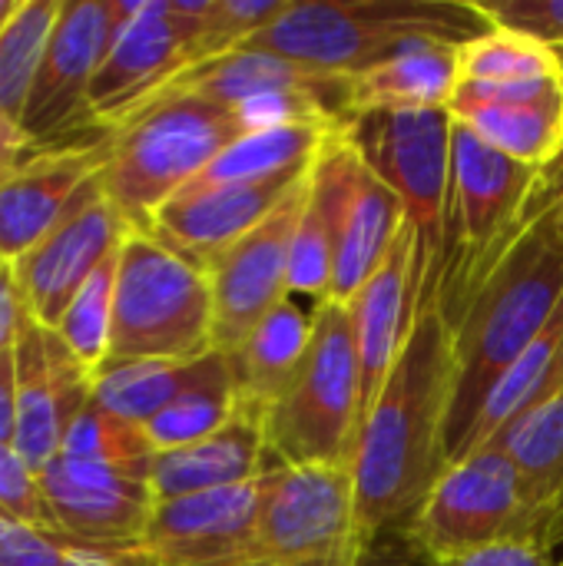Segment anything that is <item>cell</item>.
<instances>
[{"label":"cell","mask_w":563,"mask_h":566,"mask_svg":"<svg viewBox=\"0 0 563 566\" xmlns=\"http://www.w3.org/2000/svg\"><path fill=\"white\" fill-rule=\"evenodd\" d=\"M451 395V325L428 269L411 335L362 421L348 464L355 488V531L362 544L408 531L431 488L448 471Z\"/></svg>","instance_id":"cell-1"},{"label":"cell","mask_w":563,"mask_h":566,"mask_svg":"<svg viewBox=\"0 0 563 566\" xmlns=\"http://www.w3.org/2000/svg\"><path fill=\"white\" fill-rule=\"evenodd\" d=\"M544 172L551 179V196L484 275L465 308L448 322L455 348L448 464L465 454L498 378L563 305V192L561 179L551 169Z\"/></svg>","instance_id":"cell-2"},{"label":"cell","mask_w":563,"mask_h":566,"mask_svg":"<svg viewBox=\"0 0 563 566\" xmlns=\"http://www.w3.org/2000/svg\"><path fill=\"white\" fill-rule=\"evenodd\" d=\"M488 30L491 23L471 0H289L239 50L272 53L335 76H358L408 46H465Z\"/></svg>","instance_id":"cell-3"},{"label":"cell","mask_w":563,"mask_h":566,"mask_svg":"<svg viewBox=\"0 0 563 566\" xmlns=\"http://www.w3.org/2000/svg\"><path fill=\"white\" fill-rule=\"evenodd\" d=\"M548 196V172L498 153L455 119L445 255L438 269L431 265L448 322L465 308Z\"/></svg>","instance_id":"cell-4"},{"label":"cell","mask_w":563,"mask_h":566,"mask_svg":"<svg viewBox=\"0 0 563 566\" xmlns=\"http://www.w3.org/2000/svg\"><path fill=\"white\" fill-rule=\"evenodd\" d=\"M242 133L229 106L169 86L113 126L100 176L103 192L129 229L146 232L153 216Z\"/></svg>","instance_id":"cell-5"},{"label":"cell","mask_w":563,"mask_h":566,"mask_svg":"<svg viewBox=\"0 0 563 566\" xmlns=\"http://www.w3.org/2000/svg\"><path fill=\"white\" fill-rule=\"evenodd\" d=\"M362 431V368L355 312L345 302H315L312 345L289 391L265 411L272 468H348Z\"/></svg>","instance_id":"cell-6"},{"label":"cell","mask_w":563,"mask_h":566,"mask_svg":"<svg viewBox=\"0 0 563 566\" xmlns=\"http://www.w3.org/2000/svg\"><path fill=\"white\" fill-rule=\"evenodd\" d=\"M216 352V302L209 272L129 229L116 259L110 361H196Z\"/></svg>","instance_id":"cell-7"},{"label":"cell","mask_w":563,"mask_h":566,"mask_svg":"<svg viewBox=\"0 0 563 566\" xmlns=\"http://www.w3.org/2000/svg\"><path fill=\"white\" fill-rule=\"evenodd\" d=\"M408 534L441 564L498 544H534L551 554L557 547L544 521L524 504L518 471L498 444L448 464Z\"/></svg>","instance_id":"cell-8"},{"label":"cell","mask_w":563,"mask_h":566,"mask_svg":"<svg viewBox=\"0 0 563 566\" xmlns=\"http://www.w3.org/2000/svg\"><path fill=\"white\" fill-rule=\"evenodd\" d=\"M345 136L365 166L402 199L438 269L445 255L455 116L448 109H375L355 116Z\"/></svg>","instance_id":"cell-9"},{"label":"cell","mask_w":563,"mask_h":566,"mask_svg":"<svg viewBox=\"0 0 563 566\" xmlns=\"http://www.w3.org/2000/svg\"><path fill=\"white\" fill-rule=\"evenodd\" d=\"M202 0H123V20L90 86L93 126L113 129L196 66Z\"/></svg>","instance_id":"cell-10"},{"label":"cell","mask_w":563,"mask_h":566,"mask_svg":"<svg viewBox=\"0 0 563 566\" xmlns=\"http://www.w3.org/2000/svg\"><path fill=\"white\" fill-rule=\"evenodd\" d=\"M362 547L348 468L312 464L265 471L249 564H322Z\"/></svg>","instance_id":"cell-11"},{"label":"cell","mask_w":563,"mask_h":566,"mask_svg":"<svg viewBox=\"0 0 563 566\" xmlns=\"http://www.w3.org/2000/svg\"><path fill=\"white\" fill-rule=\"evenodd\" d=\"M123 20V0H63L40 76L23 109L33 149L60 146L103 126L90 119V86Z\"/></svg>","instance_id":"cell-12"},{"label":"cell","mask_w":563,"mask_h":566,"mask_svg":"<svg viewBox=\"0 0 563 566\" xmlns=\"http://www.w3.org/2000/svg\"><path fill=\"white\" fill-rule=\"evenodd\" d=\"M40 491L56 534L73 547L103 554L136 547L156 507L149 468L56 458L40 471Z\"/></svg>","instance_id":"cell-13"},{"label":"cell","mask_w":563,"mask_h":566,"mask_svg":"<svg viewBox=\"0 0 563 566\" xmlns=\"http://www.w3.org/2000/svg\"><path fill=\"white\" fill-rule=\"evenodd\" d=\"M262 478L156 504L139 544L113 557L133 566H246L256 544Z\"/></svg>","instance_id":"cell-14"},{"label":"cell","mask_w":563,"mask_h":566,"mask_svg":"<svg viewBox=\"0 0 563 566\" xmlns=\"http://www.w3.org/2000/svg\"><path fill=\"white\" fill-rule=\"evenodd\" d=\"M126 232L129 222L116 212V206L103 192V182L96 179L63 216V222L20 262H13L30 322L56 328L90 275L119 252Z\"/></svg>","instance_id":"cell-15"},{"label":"cell","mask_w":563,"mask_h":566,"mask_svg":"<svg viewBox=\"0 0 563 566\" xmlns=\"http://www.w3.org/2000/svg\"><path fill=\"white\" fill-rule=\"evenodd\" d=\"M305 189H309V172L265 222H259L249 235H242L236 245H229L219 259L209 262L206 272L216 302V352L222 355L236 352L242 338L275 305L292 298L289 245L302 216Z\"/></svg>","instance_id":"cell-16"},{"label":"cell","mask_w":563,"mask_h":566,"mask_svg":"<svg viewBox=\"0 0 563 566\" xmlns=\"http://www.w3.org/2000/svg\"><path fill=\"white\" fill-rule=\"evenodd\" d=\"M110 133L113 129H100L37 149L0 186V265L20 262L37 242H43L103 176Z\"/></svg>","instance_id":"cell-17"},{"label":"cell","mask_w":563,"mask_h":566,"mask_svg":"<svg viewBox=\"0 0 563 566\" xmlns=\"http://www.w3.org/2000/svg\"><path fill=\"white\" fill-rule=\"evenodd\" d=\"M428 249L411 219L398 229L378 269L348 302L355 312V338H358V368H362V421L375 405L402 345L411 335L418 302L428 282Z\"/></svg>","instance_id":"cell-18"},{"label":"cell","mask_w":563,"mask_h":566,"mask_svg":"<svg viewBox=\"0 0 563 566\" xmlns=\"http://www.w3.org/2000/svg\"><path fill=\"white\" fill-rule=\"evenodd\" d=\"M335 179V279L332 302H352L385 259L408 212L402 199L365 166L345 129L322 146Z\"/></svg>","instance_id":"cell-19"},{"label":"cell","mask_w":563,"mask_h":566,"mask_svg":"<svg viewBox=\"0 0 563 566\" xmlns=\"http://www.w3.org/2000/svg\"><path fill=\"white\" fill-rule=\"evenodd\" d=\"M93 401V375L53 328L27 325L17 342V431L13 448L40 474L56 461L76 415Z\"/></svg>","instance_id":"cell-20"},{"label":"cell","mask_w":563,"mask_h":566,"mask_svg":"<svg viewBox=\"0 0 563 566\" xmlns=\"http://www.w3.org/2000/svg\"><path fill=\"white\" fill-rule=\"evenodd\" d=\"M305 172L309 166L259 182L186 186L153 216L146 232L156 235L173 252L186 255L189 262L209 269L212 259H219L229 245H236L259 222H265L285 202V196L305 179Z\"/></svg>","instance_id":"cell-21"},{"label":"cell","mask_w":563,"mask_h":566,"mask_svg":"<svg viewBox=\"0 0 563 566\" xmlns=\"http://www.w3.org/2000/svg\"><path fill=\"white\" fill-rule=\"evenodd\" d=\"M448 113L498 153L541 172L563 156V76L458 83Z\"/></svg>","instance_id":"cell-22"},{"label":"cell","mask_w":563,"mask_h":566,"mask_svg":"<svg viewBox=\"0 0 563 566\" xmlns=\"http://www.w3.org/2000/svg\"><path fill=\"white\" fill-rule=\"evenodd\" d=\"M269 468L272 458L265 444V415L239 401L229 424H222L216 434L179 451L153 454L149 488L156 504H163L259 481Z\"/></svg>","instance_id":"cell-23"},{"label":"cell","mask_w":563,"mask_h":566,"mask_svg":"<svg viewBox=\"0 0 563 566\" xmlns=\"http://www.w3.org/2000/svg\"><path fill=\"white\" fill-rule=\"evenodd\" d=\"M461 83V46L418 43L352 76V119L375 109H448Z\"/></svg>","instance_id":"cell-24"},{"label":"cell","mask_w":563,"mask_h":566,"mask_svg":"<svg viewBox=\"0 0 563 566\" xmlns=\"http://www.w3.org/2000/svg\"><path fill=\"white\" fill-rule=\"evenodd\" d=\"M312 345V315H305L292 298L275 305L236 352H229L239 401L269 411L295 381Z\"/></svg>","instance_id":"cell-25"},{"label":"cell","mask_w":563,"mask_h":566,"mask_svg":"<svg viewBox=\"0 0 563 566\" xmlns=\"http://www.w3.org/2000/svg\"><path fill=\"white\" fill-rule=\"evenodd\" d=\"M557 391H563V305L551 318V325L514 358V365L491 388L465 454L498 444L524 415L551 401Z\"/></svg>","instance_id":"cell-26"},{"label":"cell","mask_w":563,"mask_h":566,"mask_svg":"<svg viewBox=\"0 0 563 566\" xmlns=\"http://www.w3.org/2000/svg\"><path fill=\"white\" fill-rule=\"evenodd\" d=\"M498 448L511 458L524 504L544 521L551 537L563 541V391L524 415Z\"/></svg>","instance_id":"cell-27"},{"label":"cell","mask_w":563,"mask_h":566,"mask_svg":"<svg viewBox=\"0 0 563 566\" xmlns=\"http://www.w3.org/2000/svg\"><path fill=\"white\" fill-rule=\"evenodd\" d=\"M352 76H335L322 73L312 66L289 63L272 53H256V50H232L219 60H209L186 76H179L173 86L192 90L206 99H216L229 106L232 113L246 106L249 99L272 96V93H295V90H342L348 86Z\"/></svg>","instance_id":"cell-28"},{"label":"cell","mask_w":563,"mask_h":566,"mask_svg":"<svg viewBox=\"0 0 563 566\" xmlns=\"http://www.w3.org/2000/svg\"><path fill=\"white\" fill-rule=\"evenodd\" d=\"M338 133L329 126H275L259 133H242L229 143L189 186H232V182H259L285 172H299L312 166L325 139Z\"/></svg>","instance_id":"cell-29"},{"label":"cell","mask_w":563,"mask_h":566,"mask_svg":"<svg viewBox=\"0 0 563 566\" xmlns=\"http://www.w3.org/2000/svg\"><path fill=\"white\" fill-rule=\"evenodd\" d=\"M212 355L196 361H159V358L106 361L93 378V401L119 415L123 421L143 428L206 375Z\"/></svg>","instance_id":"cell-30"},{"label":"cell","mask_w":563,"mask_h":566,"mask_svg":"<svg viewBox=\"0 0 563 566\" xmlns=\"http://www.w3.org/2000/svg\"><path fill=\"white\" fill-rule=\"evenodd\" d=\"M335 279V179L319 149L309 169V189L289 245V292L325 302Z\"/></svg>","instance_id":"cell-31"},{"label":"cell","mask_w":563,"mask_h":566,"mask_svg":"<svg viewBox=\"0 0 563 566\" xmlns=\"http://www.w3.org/2000/svg\"><path fill=\"white\" fill-rule=\"evenodd\" d=\"M236 408H239V391H236L229 355L216 352L206 375L192 388H186L173 405H166L153 421H146L143 431L156 454L179 451L229 424Z\"/></svg>","instance_id":"cell-32"},{"label":"cell","mask_w":563,"mask_h":566,"mask_svg":"<svg viewBox=\"0 0 563 566\" xmlns=\"http://www.w3.org/2000/svg\"><path fill=\"white\" fill-rule=\"evenodd\" d=\"M63 0H20L0 30V109L23 119L27 99L40 76Z\"/></svg>","instance_id":"cell-33"},{"label":"cell","mask_w":563,"mask_h":566,"mask_svg":"<svg viewBox=\"0 0 563 566\" xmlns=\"http://www.w3.org/2000/svg\"><path fill=\"white\" fill-rule=\"evenodd\" d=\"M116 255H110L90 282L80 289V295L63 312L60 325L53 328L60 342L70 348V355L96 378V371L110 361V342H113V292H116Z\"/></svg>","instance_id":"cell-34"},{"label":"cell","mask_w":563,"mask_h":566,"mask_svg":"<svg viewBox=\"0 0 563 566\" xmlns=\"http://www.w3.org/2000/svg\"><path fill=\"white\" fill-rule=\"evenodd\" d=\"M563 76L561 56L528 36L488 30L461 46V83H531Z\"/></svg>","instance_id":"cell-35"},{"label":"cell","mask_w":563,"mask_h":566,"mask_svg":"<svg viewBox=\"0 0 563 566\" xmlns=\"http://www.w3.org/2000/svg\"><path fill=\"white\" fill-rule=\"evenodd\" d=\"M153 444L146 431L133 421H123L119 415L100 408L90 401L76 421L70 424L63 448L56 458L70 461H86V464H119V468H149L153 461Z\"/></svg>","instance_id":"cell-36"},{"label":"cell","mask_w":563,"mask_h":566,"mask_svg":"<svg viewBox=\"0 0 563 566\" xmlns=\"http://www.w3.org/2000/svg\"><path fill=\"white\" fill-rule=\"evenodd\" d=\"M491 30L528 36L554 53L563 50V0H471Z\"/></svg>","instance_id":"cell-37"},{"label":"cell","mask_w":563,"mask_h":566,"mask_svg":"<svg viewBox=\"0 0 563 566\" xmlns=\"http://www.w3.org/2000/svg\"><path fill=\"white\" fill-rule=\"evenodd\" d=\"M0 511H7L10 517L30 524L37 531L56 534L50 507H46L43 491H40V474L7 441H0Z\"/></svg>","instance_id":"cell-38"},{"label":"cell","mask_w":563,"mask_h":566,"mask_svg":"<svg viewBox=\"0 0 563 566\" xmlns=\"http://www.w3.org/2000/svg\"><path fill=\"white\" fill-rule=\"evenodd\" d=\"M70 547V541L0 511V566H63Z\"/></svg>","instance_id":"cell-39"},{"label":"cell","mask_w":563,"mask_h":566,"mask_svg":"<svg viewBox=\"0 0 563 566\" xmlns=\"http://www.w3.org/2000/svg\"><path fill=\"white\" fill-rule=\"evenodd\" d=\"M358 566H445L441 560H435L428 551L418 547V541L402 531V534H385L375 537L362 547Z\"/></svg>","instance_id":"cell-40"},{"label":"cell","mask_w":563,"mask_h":566,"mask_svg":"<svg viewBox=\"0 0 563 566\" xmlns=\"http://www.w3.org/2000/svg\"><path fill=\"white\" fill-rule=\"evenodd\" d=\"M27 325H30V312L23 305L13 265H0V355L17 348Z\"/></svg>","instance_id":"cell-41"},{"label":"cell","mask_w":563,"mask_h":566,"mask_svg":"<svg viewBox=\"0 0 563 566\" xmlns=\"http://www.w3.org/2000/svg\"><path fill=\"white\" fill-rule=\"evenodd\" d=\"M445 566H557V560L551 551L534 547V544H498V547L465 554Z\"/></svg>","instance_id":"cell-42"},{"label":"cell","mask_w":563,"mask_h":566,"mask_svg":"<svg viewBox=\"0 0 563 566\" xmlns=\"http://www.w3.org/2000/svg\"><path fill=\"white\" fill-rule=\"evenodd\" d=\"M33 143L27 139L23 126L0 109V186L33 156Z\"/></svg>","instance_id":"cell-43"},{"label":"cell","mask_w":563,"mask_h":566,"mask_svg":"<svg viewBox=\"0 0 563 566\" xmlns=\"http://www.w3.org/2000/svg\"><path fill=\"white\" fill-rule=\"evenodd\" d=\"M17 431V348L0 355V441L13 444Z\"/></svg>","instance_id":"cell-44"},{"label":"cell","mask_w":563,"mask_h":566,"mask_svg":"<svg viewBox=\"0 0 563 566\" xmlns=\"http://www.w3.org/2000/svg\"><path fill=\"white\" fill-rule=\"evenodd\" d=\"M63 566H133L113 554H103V551H86V547H70Z\"/></svg>","instance_id":"cell-45"},{"label":"cell","mask_w":563,"mask_h":566,"mask_svg":"<svg viewBox=\"0 0 563 566\" xmlns=\"http://www.w3.org/2000/svg\"><path fill=\"white\" fill-rule=\"evenodd\" d=\"M17 3H20V0H0V30H3V27H7V20L13 17Z\"/></svg>","instance_id":"cell-46"},{"label":"cell","mask_w":563,"mask_h":566,"mask_svg":"<svg viewBox=\"0 0 563 566\" xmlns=\"http://www.w3.org/2000/svg\"><path fill=\"white\" fill-rule=\"evenodd\" d=\"M551 172H554V176L561 179V192H563V159H557V163L551 166Z\"/></svg>","instance_id":"cell-47"},{"label":"cell","mask_w":563,"mask_h":566,"mask_svg":"<svg viewBox=\"0 0 563 566\" xmlns=\"http://www.w3.org/2000/svg\"><path fill=\"white\" fill-rule=\"evenodd\" d=\"M557 56H561V66H563V50H561V53H557ZM561 159H563V156H561Z\"/></svg>","instance_id":"cell-48"},{"label":"cell","mask_w":563,"mask_h":566,"mask_svg":"<svg viewBox=\"0 0 563 566\" xmlns=\"http://www.w3.org/2000/svg\"><path fill=\"white\" fill-rule=\"evenodd\" d=\"M557 566H563V560H561V564H557Z\"/></svg>","instance_id":"cell-49"}]
</instances>
